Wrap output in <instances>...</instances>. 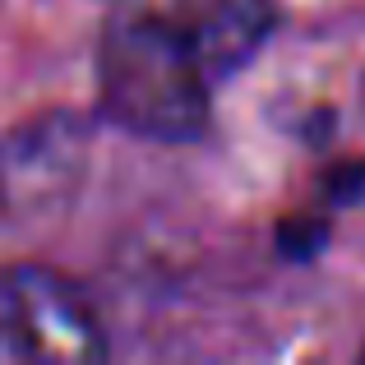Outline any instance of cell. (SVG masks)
Instances as JSON below:
<instances>
[{"instance_id":"obj_1","label":"cell","mask_w":365,"mask_h":365,"mask_svg":"<svg viewBox=\"0 0 365 365\" xmlns=\"http://www.w3.org/2000/svg\"><path fill=\"white\" fill-rule=\"evenodd\" d=\"M102 111L134 139L190 143L208 125V70L180 19L125 14L102 33Z\"/></svg>"},{"instance_id":"obj_2","label":"cell","mask_w":365,"mask_h":365,"mask_svg":"<svg viewBox=\"0 0 365 365\" xmlns=\"http://www.w3.org/2000/svg\"><path fill=\"white\" fill-rule=\"evenodd\" d=\"M107 351L88 296L56 268L0 273V361H98Z\"/></svg>"},{"instance_id":"obj_3","label":"cell","mask_w":365,"mask_h":365,"mask_svg":"<svg viewBox=\"0 0 365 365\" xmlns=\"http://www.w3.org/2000/svg\"><path fill=\"white\" fill-rule=\"evenodd\" d=\"M83 176V125L42 116L14 130L0 148V204L9 213H46L74 195Z\"/></svg>"},{"instance_id":"obj_4","label":"cell","mask_w":365,"mask_h":365,"mask_svg":"<svg viewBox=\"0 0 365 365\" xmlns=\"http://www.w3.org/2000/svg\"><path fill=\"white\" fill-rule=\"evenodd\" d=\"M180 24H185L199 61H204L208 79H213V74H236L273 37L277 9L273 0H204Z\"/></svg>"},{"instance_id":"obj_5","label":"cell","mask_w":365,"mask_h":365,"mask_svg":"<svg viewBox=\"0 0 365 365\" xmlns=\"http://www.w3.org/2000/svg\"><path fill=\"white\" fill-rule=\"evenodd\" d=\"M361 102H365V93H361Z\"/></svg>"},{"instance_id":"obj_6","label":"cell","mask_w":365,"mask_h":365,"mask_svg":"<svg viewBox=\"0 0 365 365\" xmlns=\"http://www.w3.org/2000/svg\"><path fill=\"white\" fill-rule=\"evenodd\" d=\"M361 356H365V351H361Z\"/></svg>"}]
</instances>
